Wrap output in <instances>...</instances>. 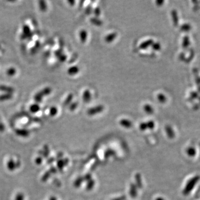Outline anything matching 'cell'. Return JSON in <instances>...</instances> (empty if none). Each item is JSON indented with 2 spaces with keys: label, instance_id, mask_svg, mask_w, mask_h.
Masks as SVG:
<instances>
[{
  "label": "cell",
  "instance_id": "6da1fadb",
  "mask_svg": "<svg viewBox=\"0 0 200 200\" xmlns=\"http://www.w3.org/2000/svg\"><path fill=\"white\" fill-rule=\"evenodd\" d=\"M51 91H52V90H51V88L46 87V88H44L43 90L40 91V92H38L36 95L35 96L34 99L36 102H40L42 101L43 96H47L50 94Z\"/></svg>",
  "mask_w": 200,
  "mask_h": 200
},
{
  "label": "cell",
  "instance_id": "7a4b0ae2",
  "mask_svg": "<svg viewBox=\"0 0 200 200\" xmlns=\"http://www.w3.org/2000/svg\"><path fill=\"white\" fill-rule=\"evenodd\" d=\"M104 110V106L103 105H98L95 107H92L87 111V114L90 116L97 114L102 112Z\"/></svg>",
  "mask_w": 200,
  "mask_h": 200
},
{
  "label": "cell",
  "instance_id": "3957f363",
  "mask_svg": "<svg viewBox=\"0 0 200 200\" xmlns=\"http://www.w3.org/2000/svg\"><path fill=\"white\" fill-rule=\"evenodd\" d=\"M117 32H112L108 34L105 37V41L107 43H111L114 41V39L117 37Z\"/></svg>",
  "mask_w": 200,
  "mask_h": 200
},
{
  "label": "cell",
  "instance_id": "277c9868",
  "mask_svg": "<svg viewBox=\"0 0 200 200\" xmlns=\"http://www.w3.org/2000/svg\"><path fill=\"white\" fill-rule=\"evenodd\" d=\"M154 42L153 39H149L148 40H146L144 41L142 43H141L139 46V48L141 50H145L147 48L149 47L150 46H151L153 43Z\"/></svg>",
  "mask_w": 200,
  "mask_h": 200
},
{
  "label": "cell",
  "instance_id": "5b68a950",
  "mask_svg": "<svg viewBox=\"0 0 200 200\" xmlns=\"http://www.w3.org/2000/svg\"><path fill=\"white\" fill-rule=\"evenodd\" d=\"M92 98V95L90 91L88 90H86L83 92L82 95V99L84 102H88L90 101Z\"/></svg>",
  "mask_w": 200,
  "mask_h": 200
},
{
  "label": "cell",
  "instance_id": "8992f818",
  "mask_svg": "<svg viewBox=\"0 0 200 200\" xmlns=\"http://www.w3.org/2000/svg\"><path fill=\"white\" fill-rule=\"evenodd\" d=\"M79 37L82 43H85L87 38V32L85 29H81L79 32Z\"/></svg>",
  "mask_w": 200,
  "mask_h": 200
},
{
  "label": "cell",
  "instance_id": "52a82bcc",
  "mask_svg": "<svg viewBox=\"0 0 200 200\" xmlns=\"http://www.w3.org/2000/svg\"><path fill=\"white\" fill-rule=\"evenodd\" d=\"M119 124L126 128H130L132 126V123L131 121L127 119H122L119 121Z\"/></svg>",
  "mask_w": 200,
  "mask_h": 200
},
{
  "label": "cell",
  "instance_id": "ba28073f",
  "mask_svg": "<svg viewBox=\"0 0 200 200\" xmlns=\"http://www.w3.org/2000/svg\"><path fill=\"white\" fill-rule=\"evenodd\" d=\"M78 72H79V68H78V67L77 66H72L71 67H70L68 69L67 73H68V75L73 76V75H76L77 73H78Z\"/></svg>",
  "mask_w": 200,
  "mask_h": 200
},
{
  "label": "cell",
  "instance_id": "9c48e42d",
  "mask_svg": "<svg viewBox=\"0 0 200 200\" xmlns=\"http://www.w3.org/2000/svg\"><path fill=\"white\" fill-rule=\"evenodd\" d=\"M143 110L147 114H153L154 112V109L153 107L149 104H145L143 106Z\"/></svg>",
  "mask_w": 200,
  "mask_h": 200
},
{
  "label": "cell",
  "instance_id": "30bf717a",
  "mask_svg": "<svg viewBox=\"0 0 200 200\" xmlns=\"http://www.w3.org/2000/svg\"><path fill=\"white\" fill-rule=\"evenodd\" d=\"M90 22L91 24L95 26H101L103 24L102 21L97 17H92L90 19Z\"/></svg>",
  "mask_w": 200,
  "mask_h": 200
},
{
  "label": "cell",
  "instance_id": "8fae6325",
  "mask_svg": "<svg viewBox=\"0 0 200 200\" xmlns=\"http://www.w3.org/2000/svg\"><path fill=\"white\" fill-rule=\"evenodd\" d=\"M129 194H130V195L133 197V198H135L137 196V190H136V187L133 185V184H132L131 185V188H130V192H129Z\"/></svg>",
  "mask_w": 200,
  "mask_h": 200
},
{
  "label": "cell",
  "instance_id": "7c38bea8",
  "mask_svg": "<svg viewBox=\"0 0 200 200\" xmlns=\"http://www.w3.org/2000/svg\"><path fill=\"white\" fill-rule=\"evenodd\" d=\"M0 90L7 92L8 94H11V93L14 92L13 88L9 86H0Z\"/></svg>",
  "mask_w": 200,
  "mask_h": 200
},
{
  "label": "cell",
  "instance_id": "4fadbf2b",
  "mask_svg": "<svg viewBox=\"0 0 200 200\" xmlns=\"http://www.w3.org/2000/svg\"><path fill=\"white\" fill-rule=\"evenodd\" d=\"M136 181L137 185L139 188H141L142 187V180H141V177L140 174H137L136 175Z\"/></svg>",
  "mask_w": 200,
  "mask_h": 200
},
{
  "label": "cell",
  "instance_id": "5bb4252c",
  "mask_svg": "<svg viewBox=\"0 0 200 200\" xmlns=\"http://www.w3.org/2000/svg\"><path fill=\"white\" fill-rule=\"evenodd\" d=\"M30 111L33 112V113H36L37 112H38L39 110H40V107L37 104H34L32 105L31 107H30Z\"/></svg>",
  "mask_w": 200,
  "mask_h": 200
},
{
  "label": "cell",
  "instance_id": "9a60e30c",
  "mask_svg": "<svg viewBox=\"0 0 200 200\" xmlns=\"http://www.w3.org/2000/svg\"><path fill=\"white\" fill-rule=\"evenodd\" d=\"M73 94H71L68 95V96L67 97L65 101V102H64L65 105H68L70 104L72 102V99H73Z\"/></svg>",
  "mask_w": 200,
  "mask_h": 200
},
{
  "label": "cell",
  "instance_id": "2e32d148",
  "mask_svg": "<svg viewBox=\"0 0 200 200\" xmlns=\"http://www.w3.org/2000/svg\"><path fill=\"white\" fill-rule=\"evenodd\" d=\"M11 97H12V95L10 94L2 95L0 96V101H2L9 100L10 99H11Z\"/></svg>",
  "mask_w": 200,
  "mask_h": 200
},
{
  "label": "cell",
  "instance_id": "e0dca14e",
  "mask_svg": "<svg viewBox=\"0 0 200 200\" xmlns=\"http://www.w3.org/2000/svg\"><path fill=\"white\" fill-rule=\"evenodd\" d=\"M157 99L161 103H164L166 101V96L163 95L162 94H159L157 95Z\"/></svg>",
  "mask_w": 200,
  "mask_h": 200
},
{
  "label": "cell",
  "instance_id": "ac0fdd59",
  "mask_svg": "<svg viewBox=\"0 0 200 200\" xmlns=\"http://www.w3.org/2000/svg\"><path fill=\"white\" fill-rule=\"evenodd\" d=\"M16 73V70L14 68H10L7 70V74L10 76H13Z\"/></svg>",
  "mask_w": 200,
  "mask_h": 200
},
{
  "label": "cell",
  "instance_id": "d6986e66",
  "mask_svg": "<svg viewBox=\"0 0 200 200\" xmlns=\"http://www.w3.org/2000/svg\"><path fill=\"white\" fill-rule=\"evenodd\" d=\"M151 47L153 50L158 51L161 48V45L158 42H153L151 45Z\"/></svg>",
  "mask_w": 200,
  "mask_h": 200
},
{
  "label": "cell",
  "instance_id": "ffe728a7",
  "mask_svg": "<svg viewBox=\"0 0 200 200\" xmlns=\"http://www.w3.org/2000/svg\"><path fill=\"white\" fill-rule=\"evenodd\" d=\"M40 4V8L42 11H45L47 9V5L46 4V2L44 1H40L39 2Z\"/></svg>",
  "mask_w": 200,
  "mask_h": 200
},
{
  "label": "cell",
  "instance_id": "44dd1931",
  "mask_svg": "<svg viewBox=\"0 0 200 200\" xmlns=\"http://www.w3.org/2000/svg\"><path fill=\"white\" fill-rule=\"evenodd\" d=\"M95 185V181L92 180H90V181H88V182L87 185V190H91L93 187Z\"/></svg>",
  "mask_w": 200,
  "mask_h": 200
},
{
  "label": "cell",
  "instance_id": "7402d4cb",
  "mask_svg": "<svg viewBox=\"0 0 200 200\" xmlns=\"http://www.w3.org/2000/svg\"><path fill=\"white\" fill-rule=\"evenodd\" d=\"M84 180H83V178L82 177H79L76 180V181H75V185L76 186V187H78V186H80L82 183V182H83Z\"/></svg>",
  "mask_w": 200,
  "mask_h": 200
},
{
  "label": "cell",
  "instance_id": "603a6c76",
  "mask_svg": "<svg viewBox=\"0 0 200 200\" xmlns=\"http://www.w3.org/2000/svg\"><path fill=\"white\" fill-rule=\"evenodd\" d=\"M146 124H147V129H153L155 127V123L153 121H148L147 122H146Z\"/></svg>",
  "mask_w": 200,
  "mask_h": 200
},
{
  "label": "cell",
  "instance_id": "cb8c5ba5",
  "mask_svg": "<svg viewBox=\"0 0 200 200\" xmlns=\"http://www.w3.org/2000/svg\"><path fill=\"white\" fill-rule=\"evenodd\" d=\"M115 154V153L113 150H109L105 153V156L106 157H109L111 156H112Z\"/></svg>",
  "mask_w": 200,
  "mask_h": 200
},
{
  "label": "cell",
  "instance_id": "d4e9b609",
  "mask_svg": "<svg viewBox=\"0 0 200 200\" xmlns=\"http://www.w3.org/2000/svg\"><path fill=\"white\" fill-rule=\"evenodd\" d=\"M94 14L95 15L96 17H99L101 14V10H100V8L99 7H97L96 8L94 9Z\"/></svg>",
  "mask_w": 200,
  "mask_h": 200
},
{
  "label": "cell",
  "instance_id": "484cf974",
  "mask_svg": "<svg viewBox=\"0 0 200 200\" xmlns=\"http://www.w3.org/2000/svg\"><path fill=\"white\" fill-rule=\"evenodd\" d=\"M50 114L52 116H55V114H57V109L56 107H53L52 108H51L50 109Z\"/></svg>",
  "mask_w": 200,
  "mask_h": 200
},
{
  "label": "cell",
  "instance_id": "4316f807",
  "mask_svg": "<svg viewBox=\"0 0 200 200\" xmlns=\"http://www.w3.org/2000/svg\"><path fill=\"white\" fill-rule=\"evenodd\" d=\"M77 106H78V103L77 102H73L70 105V110H71V111H73V110H75L76 109Z\"/></svg>",
  "mask_w": 200,
  "mask_h": 200
},
{
  "label": "cell",
  "instance_id": "83f0119b",
  "mask_svg": "<svg viewBox=\"0 0 200 200\" xmlns=\"http://www.w3.org/2000/svg\"><path fill=\"white\" fill-rule=\"evenodd\" d=\"M140 129L141 130H142V131H145V130H146V129H147L146 122H143V123H141V124H140Z\"/></svg>",
  "mask_w": 200,
  "mask_h": 200
},
{
  "label": "cell",
  "instance_id": "f1b7e54d",
  "mask_svg": "<svg viewBox=\"0 0 200 200\" xmlns=\"http://www.w3.org/2000/svg\"><path fill=\"white\" fill-rule=\"evenodd\" d=\"M23 31H24V34H25L26 35H27L30 32V30L28 26H24L23 29Z\"/></svg>",
  "mask_w": 200,
  "mask_h": 200
},
{
  "label": "cell",
  "instance_id": "f546056e",
  "mask_svg": "<svg viewBox=\"0 0 200 200\" xmlns=\"http://www.w3.org/2000/svg\"><path fill=\"white\" fill-rule=\"evenodd\" d=\"M92 8L91 6H87V7H86V10H85V13H86V14H91V12H92Z\"/></svg>",
  "mask_w": 200,
  "mask_h": 200
},
{
  "label": "cell",
  "instance_id": "4dcf8cb0",
  "mask_svg": "<svg viewBox=\"0 0 200 200\" xmlns=\"http://www.w3.org/2000/svg\"><path fill=\"white\" fill-rule=\"evenodd\" d=\"M83 180H85V181H90V180H91V175L90 174H87L86 175L84 178H83Z\"/></svg>",
  "mask_w": 200,
  "mask_h": 200
},
{
  "label": "cell",
  "instance_id": "1f68e13d",
  "mask_svg": "<svg viewBox=\"0 0 200 200\" xmlns=\"http://www.w3.org/2000/svg\"><path fill=\"white\" fill-rule=\"evenodd\" d=\"M16 200H24V196L22 195V194H19L17 196V197L16 198Z\"/></svg>",
  "mask_w": 200,
  "mask_h": 200
},
{
  "label": "cell",
  "instance_id": "d6a6232c",
  "mask_svg": "<svg viewBox=\"0 0 200 200\" xmlns=\"http://www.w3.org/2000/svg\"><path fill=\"white\" fill-rule=\"evenodd\" d=\"M66 55H61V56L60 57V61H65V60L66 59Z\"/></svg>",
  "mask_w": 200,
  "mask_h": 200
},
{
  "label": "cell",
  "instance_id": "836d02e7",
  "mask_svg": "<svg viewBox=\"0 0 200 200\" xmlns=\"http://www.w3.org/2000/svg\"><path fill=\"white\" fill-rule=\"evenodd\" d=\"M126 199V196H121V197H118V198L113 199L112 200H125Z\"/></svg>",
  "mask_w": 200,
  "mask_h": 200
},
{
  "label": "cell",
  "instance_id": "e575fe53",
  "mask_svg": "<svg viewBox=\"0 0 200 200\" xmlns=\"http://www.w3.org/2000/svg\"><path fill=\"white\" fill-rule=\"evenodd\" d=\"M155 2H156L157 6H161L164 2H163V1H156Z\"/></svg>",
  "mask_w": 200,
  "mask_h": 200
},
{
  "label": "cell",
  "instance_id": "d590c367",
  "mask_svg": "<svg viewBox=\"0 0 200 200\" xmlns=\"http://www.w3.org/2000/svg\"><path fill=\"white\" fill-rule=\"evenodd\" d=\"M68 2L70 3V5L73 6V5H74V4H75V1H68Z\"/></svg>",
  "mask_w": 200,
  "mask_h": 200
},
{
  "label": "cell",
  "instance_id": "8d00e7d4",
  "mask_svg": "<svg viewBox=\"0 0 200 200\" xmlns=\"http://www.w3.org/2000/svg\"><path fill=\"white\" fill-rule=\"evenodd\" d=\"M156 200H164L163 199H162V198H161V197H159V198H157V199Z\"/></svg>",
  "mask_w": 200,
  "mask_h": 200
},
{
  "label": "cell",
  "instance_id": "74e56055",
  "mask_svg": "<svg viewBox=\"0 0 200 200\" xmlns=\"http://www.w3.org/2000/svg\"><path fill=\"white\" fill-rule=\"evenodd\" d=\"M56 200V199H55V197H53V198H51V200Z\"/></svg>",
  "mask_w": 200,
  "mask_h": 200
}]
</instances>
